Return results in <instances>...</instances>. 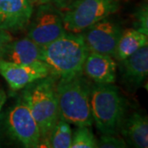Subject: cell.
<instances>
[{"label": "cell", "instance_id": "obj_15", "mask_svg": "<svg viewBox=\"0 0 148 148\" xmlns=\"http://www.w3.org/2000/svg\"><path fill=\"white\" fill-rule=\"evenodd\" d=\"M148 44V36L135 28L122 32L116 49L115 58L122 61Z\"/></svg>", "mask_w": 148, "mask_h": 148}, {"label": "cell", "instance_id": "obj_2", "mask_svg": "<svg viewBox=\"0 0 148 148\" xmlns=\"http://www.w3.org/2000/svg\"><path fill=\"white\" fill-rule=\"evenodd\" d=\"M42 48V61L56 77H69L83 73V65L89 51L82 33L67 32Z\"/></svg>", "mask_w": 148, "mask_h": 148}, {"label": "cell", "instance_id": "obj_24", "mask_svg": "<svg viewBox=\"0 0 148 148\" xmlns=\"http://www.w3.org/2000/svg\"><path fill=\"white\" fill-rule=\"evenodd\" d=\"M31 1H32V3H33V4H34V3L36 2V0H31Z\"/></svg>", "mask_w": 148, "mask_h": 148}, {"label": "cell", "instance_id": "obj_5", "mask_svg": "<svg viewBox=\"0 0 148 148\" xmlns=\"http://www.w3.org/2000/svg\"><path fill=\"white\" fill-rule=\"evenodd\" d=\"M122 0H72L61 11L66 32L82 33L91 25L109 17L121 7Z\"/></svg>", "mask_w": 148, "mask_h": 148}, {"label": "cell", "instance_id": "obj_23", "mask_svg": "<svg viewBox=\"0 0 148 148\" xmlns=\"http://www.w3.org/2000/svg\"><path fill=\"white\" fill-rule=\"evenodd\" d=\"M49 2V0H36V2L34 3V4H36L37 6L40 4H44V3H47Z\"/></svg>", "mask_w": 148, "mask_h": 148}, {"label": "cell", "instance_id": "obj_20", "mask_svg": "<svg viewBox=\"0 0 148 148\" xmlns=\"http://www.w3.org/2000/svg\"><path fill=\"white\" fill-rule=\"evenodd\" d=\"M12 40L10 32L0 28V60L3 57L7 45Z\"/></svg>", "mask_w": 148, "mask_h": 148}, {"label": "cell", "instance_id": "obj_3", "mask_svg": "<svg viewBox=\"0 0 148 148\" xmlns=\"http://www.w3.org/2000/svg\"><path fill=\"white\" fill-rule=\"evenodd\" d=\"M55 77L50 74L46 77L37 80L33 85L32 83L27 86L28 88L22 95L40 132L41 142L39 147H41L42 145L47 147L48 138L59 119Z\"/></svg>", "mask_w": 148, "mask_h": 148}, {"label": "cell", "instance_id": "obj_16", "mask_svg": "<svg viewBox=\"0 0 148 148\" xmlns=\"http://www.w3.org/2000/svg\"><path fill=\"white\" fill-rule=\"evenodd\" d=\"M73 132L68 122L59 119L47 140V147L70 148Z\"/></svg>", "mask_w": 148, "mask_h": 148}, {"label": "cell", "instance_id": "obj_12", "mask_svg": "<svg viewBox=\"0 0 148 148\" xmlns=\"http://www.w3.org/2000/svg\"><path fill=\"white\" fill-rule=\"evenodd\" d=\"M123 79L132 89L140 87L147 77L148 46L140 48L122 60Z\"/></svg>", "mask_w": 148, "mask_h": 148}, {"label": "cell", "instance_id": "obj_11", "mask_svg": "<svg viewBox=\"0 0 148 148\" xmlns=\"http://www.w3.org/2000/svg\"><path fill=\"white\" fill-rule=\"evenodd\" d=\"M82 73L95 83L113 84L116 80L117 64L111 56L89 52Z\"/></svg>", "mask_w": 148, "mask_h": 148}, {"label": "cell", "instance_id": "obj_14", "mask_svg": "<svg viewBox=\"0 0 148 148\" xmlns=\"http://www.w3.org/2000/svg\"><path fill=\"white\" fill-rule=\"evenodd\" d=\"M125 142L133 147H148L147 117L140 113H133L122 123L120 132Z\"/></svg>", "mask_w": 148, "mask_h": 148}, {"label": "cell", "instance_id": "obj_19", "mask_svg": "<svg viewBox=\"0 0 148 148\" xmlns=\"http://www.w3.org/2000/svg\"><path fill=\"white\" fill-rule=\"evenodd\" d=\"M135 29L148 36V9L147 3L141 6L135 13Z\"/></svg>", "mask_w": 148, "mask_h": 148}, {"label": "cell", "instance_id": "obj_4", "mask_svg": "<svg viewBox=\"0 0 148 148\" xmlns=\"http://www.w3.org/2000/svg\"><path fill=\"white\" fill-rule=\"evenodd\" d=\"M90 110L93 122L102 134L117 135L125 119L126 101L112 84H98L90 87Z\"/></svg>", "mask_w": 148, "mask_h": 148}, {"label": "cell", "instance_id": "obj_6", "mask_svg": "<svg viewBox=\"0 0 148 148\" xmlns=\"http://www.w3.org/2000/svg\"><path fill=\"white\" fill-rule=\"evenodd\" d=\"M8 133L22 147L36 148L41 142L40 132L27 101L21 96L11 108L6 119Z\"/></svg>", "mask_w": 148, "mask_h": 148}, {"label": "cell", "instance_id": "obj_9", "mask_svg": "<svg viewBox=\"0 0 148 148\" xmlns=\"http://www.w3.org/2000/svg\"><path fill=\"white\" fill-rule=\"evenodd\" d=\"M51 74L50 69L43 61L31 64H19L0 60V75L5 79L12 90H19L36 81Z\"/></svg>", "mask_w": 148, "mask_h": 148}, {"label": "cell", "instance_id": "obj_17", "mask_svg": "<svg viewBox=\"0 0 148 148\" xmlns=\"http://www.w3.org/2000/svg\"><path fill=\"white\" fill-rule=\"evenodd\" d=\"M97 140L90 127L80 126L75 129L70 148H95Z\"/></svg>", "mask_w": 148, "mask_h": 148}, {"label": "cell", "instance_id": "obj_10", "mask_svg": "<svg viewBox=\"0 0 148 148\" xmlns=\"http://www.w3.org/2000/svg\"><path fill=\"white\" fill-rule=\"evenodd\" d=\"M33 15L31 0H0V28L18 32L29 25Z\"/></svg>", "mask_w": 148, "mask_h": 148}, {"label": "cell", "instance_id": "obj_22", "mask_svg": "<svg viewBox=\"0 0 148 148\" xmlns=\"http://www.w3.org/2000/svg\"><path fill=\"white\" fill-rule=\"evenodd\" d=\"M6 101H7V95H6V92L0 86V113L1 110L3 109V107L5 104Z\"/></svg>", "mask_w": 148, "mask_h": 148}, {"label": "cell", "instance_id": "obj_7", "mask_svg": "<svg viewBox=\"0 0 148 148\" xmlns=\"http://www.w3.org/2000/svg\"><path fill=\"white\" fill-rule=\"evenodd\" d=\"M27 27V37L40 47L53 42L67 32L61 11L51 3L38 5L36 13Z\"/></svg>", "mask_w": 148, "mask_h": 148}, {"label": "cell", "instance_id": "obj_1", "mask_svg": "<svg viewBox=\"0 0 148 148\" xmlns=\"http://www.w3.org/2000/svg\"><path fill=\"white\" fill-rule=\"evenodd\" d=\"M55 83L59 119L77 127H91L93 119L90 110V85L83 73L58 77Z\"/></svg>", "mask_w": 148, "mask_h": 148}, {"label": "cell", "instance_id": "obj_18", "mask_svg": "<svg viewBox=\"0 0 148 148\" xmlns=\"http://www.w3.org/2000/svg\"><path fill=\"white\" fill-rule=\"evenodd\" d=\"M97 147L100 148H125L127 147V143L119 134H102L100 141L97 143Z\"/></svg>", "mask_w": 148, "mask_h": 148}, {"label": "cell", "instance_id": "obj_21", "mask_svg": "<svg viewBox=\"0 0 148 148\" xmlns=\"http://www.w3.org/2000/svg\"><path fill=\"white\" fill-rule=\"evenodd\" d=\"M70 1H72V0H49V3H51L52 4L56 6L60 9V8H64V6L67 5Z\"/></svg>", "mask_w": 148, "mask_h": 148}, {"label": "cell", "instance_id": "obj_8", "mask_svg": "<svg viewBox=\"0 0 148 148\" xmlns=\"http://www.w3.org/2000/svg\"><path fill=\"white\" fill-rule=\"evenodd\" d=\"M122 30L119 24L109 17L91 25L82 32L89 52L115 58L116 49Z\"/></svg>", "mask_w": 148, "mask_h": 148}, {"label": "cell", "instance_id": "obj_13", "mask_svg": "<svg viewBox=\"0 0 148 148\" xmlns=\"http://www.w3.org/2000/svg\"><path fill=\"white\" fill-rule=\"evenodd\" d=\"M42 58L43 48L27 36L9 42L2 59L19 64H31L42 61Z\"/></svg>", "mask_w": 148, "mask_h": 148}]
</instances>
